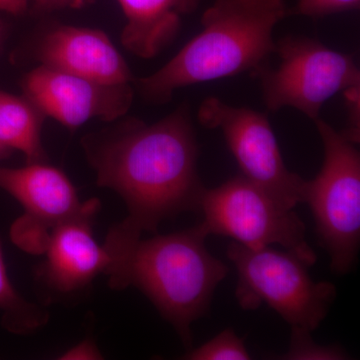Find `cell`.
<instances>
[{"label": "cell", "instance_id": "obj_1", "mask_svg": "<svg viewBox=\"0 0 360 360\" xmlns=\"http://www.w3.org/2000/svg\"><path fill=\"white\" fill-rule=\"evenodd\" d=\"M82 144L97 186L124 201L129 215L122 222L130 229L155 232L180 213L200 212L205 187L188 104L151 124L129 118L85 135Z\"/></svg>", "mask_w": 360, "mask_h": 360}, {"label": "cell", "instance_id": "obj_2", "mask_svg": "<svg viewBox=\"0 0 360 360\" xmlns=\"http://www.w3.org/2000/svg\"><path fill=\"white\" fill-rule=\"evenodd\" d=\"M208 236L200 222L148 239L108 238L103 245L111 257L105 274L110 288H139L188 348L191 326L210 309L215 290L229 272L206 248Z\"/></svg>", "mask_w": 360, "mask_h": 360}, {"label": "cell", "instance_id": "obj_3", "mask_svg": "<svg viewBox=\"0 0 360 360\" xmlns=\"http://www.w3.org/2000/svg\"><path fill=\"white\" fill-rule=\"evenodd\" d=\"M290 15L284 0H215L201 16V32L148 77L134 79L146 101L167 103L177 89L250 73L276 53L274 32Z\"/></svg>", "mask_w": 360, "mask_h": 360}, {"label": "cell", "instance_id": "obj_4", "mask_svg": "<svg viewBox=\"0 0 360 360\" xmlns=\"http://www.w3.org/2000/svg\"><path fill=\"white\" fill-rule=\"evenodd\" d=\"M227 257L238 271L236 296L241 309L255 310L265 303L291 328L311 333L328 315L335 298V286L314 281L309 265L291 251L271 246L250 248L232 241Z\"/></svg>", "mask_w": 360, "mask_h": 360}, {"label": "cell", "instance_id": "obj_5", "mask_svg": "<svg viewBox=\"0 0 360 360\" xmlns=\"http://www.w3.org/2000/svg\"><path fill=\"white\" fill-rule=\"evenodd\" d=\"M314 122L323 146V162L316 176L305 181L303 203L311 210L331 269L343 276L354 267L359 251L360 153L356 144L321 117Z\"/></svg>", "mask_w": 360, "mask_h": 360}, {"label": "cell", "instance_id": "obj_6", "mask_svg": "<svg viewBox=\"0 0 360 360\" xmlns=\"http://www.w3.org/2000/svg\"><path fill=\"white\" fill-rule=\"evenodd\" d=\"M278 66L269 65L255 75L267 110L295 108L312 122L335 94L360 85L354 56L329 49L319 40L288 35L277 40Z\"/></svg>", "mask_w": 360, "mask_h": 360}, {"label": "cell", "instance_id": "obj_7", "mask_svg": "<svg viewBox=\"0 0 360 360\" xmlns=\"http://www.w3.org/2000/svg\"><path fill=\"white\" fill-rule=\"evenodd\" d=\"M208 233L226 236L250 248L278 245L311 266L317 257L305 239V225L286 207L243 175L214 188L200 201Z\"/></svg>", "mask_w": 360, "mask_h": 360}, {"label": "cell", "instance_id": "obj_8", "mask_svg": "<svg viewBox=\"0 0 360 360\" xmlns=\"http://www.w3.org/2000/svg\"><path fill=\"white\" fill-rule=\"evenodd\" d=\"M198 120L206 129L221 130L227 148L246 179L286 207L303 203L307 180L286 167L264 113L210 96L201 103Z\"/></svg>", "mask_w": 360, "mask_h": 360}, {"label": "cell", "instance_id": "obj_9", "mask_svg": "<svg viewBox=\"0 0 360 360\" xmlns=\"http://www.w3.org/2000/svg\"><path fill=\"white\" fill-rule=\"evenodd\" d=\"M0 189L22 205L25 214L11 229V238L21 250L44 255L49 234L58 225L87 213H97L101 201L82 202L70 177L45 162L22 167H0Z\"/></svg>", "mask_w": 360, "mask_h": 360}, {"label": "cell", "instance_id": "obj_10", "mask_svg": "<svg viewBox=\"0 0 360 360\" xmlns=\"http://www.w3.org/2000/svg\"><path fill=\"white\" fill-rule=\"evenodd\" d=\"M23 96L42 113L71 130L90 120L115 122L129 110L134 84H105L39 65L23 78Z\"/></svg>", "mask_w": 360, "mask_h": 360}, {"label": "cell", "instance_id": "obj_11", "mask_svg": "<svg viewBox=\"0 0 360 360\" xmlns=\"http://www.w3.org/2000/svg\"><path fill=\"white\" fill-rule=\"evenodd\" d=\"M97 213H87L56 226L49 234L45 259L35 271L37 283L52 295L82 292L98 274H106L111 257L94 238L92 224Z\"/></svg>", "mask_w": 360, "mask_h": 360}, {"label": "cell", "instance_id": "obj_12", "mask_svg": "<svg viewBox=\"0 0 360 360\" xmlns=\"http://www.w3.org/2000/svg\"><path fill=\"white\" fill-rule=\"evenodd\" d=\"M34 58L41 65L101 84H129L135 79L108 35L96 28L52 26L37 40Z\"/></svg>", "mask_w": 360, "mask_h": 360}, {"label": "cell", "instance_id": "obj_13", "mask_svg": "<svg viewBox=\"0 0 360 360\" xmlns=\"http://www.w3.org/2000/svg\"><path fill=\"white\" fill-rule=\"evenodd\" d=\"M202 0H117L125 23L120 40L134 56L151 59L179 37L184 16Z\"/></svg>", "mask_w": 360, "mask_h": 360}, {"label": "cell", "instance_id": "obj_14", "mask_svg": "<svg viewBox=\"0 0 360 360\" xmlns=\"http://www.w3.org/2000/svg\"><path fill=\"white\" fill-rule=\"evenodd\" d=\"M45 118L23 94L16 96L0 89V144L20 151L26 163L47 161L41 141Z\"/></svg>", "mask_w": 360, "mask_h": 360}, {"label": "cell", "instance_id": "obj_15", "mask_svg": "<svg viewBox=\"0 0 360 360\" xmlns=\"http://www.w3.org/2000/svg\"><path fill=\"white\" fill-rule=\"evenodd\" d=\"M0 311L2 326L14 335L35 333L49 321L44 307L26 300L14 288L7 274L2 243L0 240Z\"/></svg>", "mask_w": 360, "mask_h": 360}, {"label": "cell", "instance_id": "obj_16", "mask_svg": "<svg viewBox=\"0 0 360 360\" xmlns=\"http://www.w3.org/2000/svg\"><path fill=\"white\" fill-rule=\"evenodd\" d=\"M187 360H248V352L245 341L239 338L233 329L227 328L215 335L212 340L196 348H191L182 357Z\"/></svg>", "mask_w": 360, "mask_h": 360}, {"label": "cell", "instance_id": "obj_17", "mask_svg": "<svg viewBox=\"0 0 360 360\" xmlns=\"http://www.w3.org/2000/svg\"><path fill=\"white\" fill-rule=\"evenodd\" d=\"M284 360H343L348 355L340 345H321L315 342L311 331L291 328L290 345L288 352L276 357Z\"/></svg>", "mask_w": 360, "mask_h": 360}, {"label": "cell", "instance_id": "obj_18", "mask_svg": "<svg viewBox=\"0 0 360 360\" xmlns=\"http://www.w3.org/2000/svg\"><path fill=\"white\" fill-rule=\"evenodd\" d=\"M360 0H298L290 15L321 18L331 14L347 13L359 9Z\"/></svg>", "mask_w": 360, "mask_h": 360}, {"label": "cell", "instance_id": "obj_19", "mask_svg": "<svg viewBox=\"0 0 360 360\" xmlns=\"http://www.w3.org/2000/svg\"><path fill=\"white\" fill-rule=\"evenodd\" d=\"M342 94L345 97V101H347L348 122L347 129L343 130L341 134L352 143L359 144L360 139V85L345 90Z\"/></svg>", "mask_w": 360, "mask_h": 360}, {"label": "cell", "instance_id": "obj_20", "mask_svg": "<svg viewBox=\"0 0 360 360\" xmlns=\"http://www.w3.org/2000/svg\"><path fill=\"white\" fill-rule=\"evenodd\" d=\"M59 359L65 360H96L103 359V355L96 347V343L90 340H82L75 347L65 352Z\"/></svg>", "mask_w": 360, "mask_h": 360}, {"label": "cell", "instance_id": "obj_21", "mask_svg": "<svg viewBox=\"0 0 360 360\" xmlns=\"http://www.w3.org/2000/svg\"><path fill=\"white\" fill-rule=\"evenodd\" d=\"M91 0H33L35 8L42 13H51L65 8H80Z\"/></svg>", "mask_w": 360, "mask_h": 360}, {"label": "cell", "instance_id": "obj_22", "mask_svg": "<svg viewBox=\"0 0 360 360\" xmlns=\"http://www.w3.org/2000/svg\"><path fill=\"white\" fill-rule=\"evenodd\" d=\"M30 0H0V11L20 15L25 13Z\"/></svg>", "mask_w": 360, "mask_h": 360}, {"label": "cell", "instance_id": "obj_23", "mask_svg": "<svg viewBox=\"0 0 360 360\" xmlns=\"http://www.w3.org/2000/svg\"><path fill=\"white\" fill-rule=\"evenodd\" d=\"M13 150L11 149L6 148V146L0 144V160H4V158H8L11 155Z\"/></svg>", "mask_w": 360, "mask_h": 360}]
</instances>
